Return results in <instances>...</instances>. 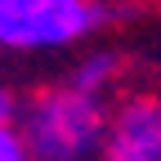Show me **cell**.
Returning a JSON list of instances; mask_svg holds the SVG:
<instances>
[{"label":"cell","instance_id":"cell-1","mask_svg":"<svg viewBox=\"0 0 161 161\" xmlns=\"http://www.w3.org/2000/svg\"><path fill=\"white\" fill-rule=\"evenodd\" d=\"M108 112L112 108H103V98L90 90L54 85L31 94L14 121L36 161H103Z\"/></svg>","mask_w":161,"mask_h":161},{"label":"cell","instance_id":"cell-2","mask_svg":"<svg viewBox=\"0 0 161 161\" xmlns=\"http://www.w3.org/2000/svg\"><path fill=\"white\" fill-rule=\"evenodd\" d=\"M94 27V0H0V49H63Z\"/></svg>","mask_w":161,"mask_h":161},{"label":"cell","instance_id":"cell-3","mask_svg":"<svg viewBox=\"0 0 161 161\" xmlns=\"http://www.w3.org/2000/svg\"><path fill=\"white\" fill-rule=\"evenodd\" d=\"M103 161H161V98L130 94L108 112Z\"/></svg>","mask_w":161,"mask_h":161},{"label":"cell","instance_id":"cell-4","mask_svg":"<svg viewBox=\"0 0 161 161\" xmlns=\"http://www.w3.org/2000/svg\"><path fill=\"white\" fill-rule=\"evenodd\" d=\"M116 76H121V58L108 54V49H98V54H85V63L72 72V85H80V90H90V94L103 98L116 85Z\"/></svg>","mask_w":161,"mask_h":161},{"label":"cell","instance_id":"cell-5","mask_svg":"<svg viewBox=\"0 0 161 161\" xmlns=\"http://www.w3.org/2000/svg\"><path fill=\"white\" fill-rule=\"evenodd\" d=\"M0 161H36L31 148H27V139H23V130H18V121H5L0 125Z\"/></svg>","mask_w":161,"mask_h":161},{"label":"cell","instance_id":"cell-6","mask_svg":"<svg viewBox=\"0 0 161 161\" xmlns=\"http://www.w3.org/2000/svg\"><path fill=\"white\" fill-rule=\"evenodd\" d=\"M14 116H18V108H14V94L0 85V125H5V121H14Z\"/></svg>","mask_w":161,"mask_h":161}]
</instances>
